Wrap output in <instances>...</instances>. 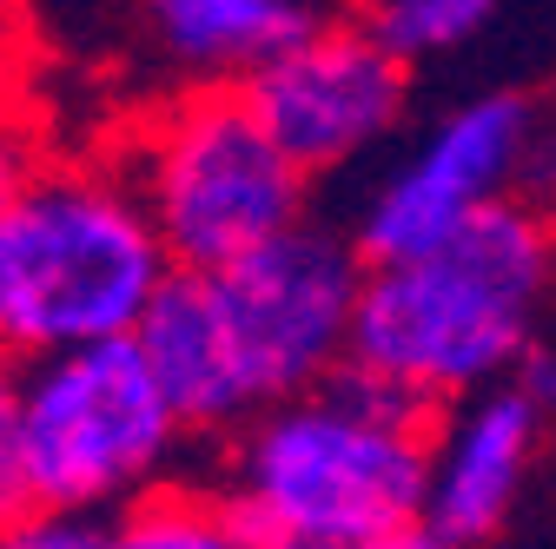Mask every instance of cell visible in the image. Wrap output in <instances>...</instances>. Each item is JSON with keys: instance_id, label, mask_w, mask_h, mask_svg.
Wrapping results in <instances>:
<instances>
[{"instance_id": "cell-5", "label": "cell", "mask_w": 556, "mask_h": 549, "mask_svg": "<svg viewBox=\"0 0 556 549\" xmlns=\"http://www.w3.org/2000/svg\"><path fill=\"white\" fill-rule=\"evenodd\" d=\"M173 271H219L312 219V179L286 159L239 87H186L126 146Z\"/></svg>"}, {"instance_id": "cell-10", "label": "cell", "mask_w": 556, "mask_h": 549, "mask_svg": "<svg viewBox=\"0 0 556 549\" xmlns=\"http://www.w3.org/2000/svg\"><path fill=\"white\" fill-rule=\"evenodd\" d=\"M312 0H139L147 53L186 87H245L312 27Z\"/></svg>"}, {"instance_id": "cell-13", "label": "cell", "mask_w": 556, "mask_h": 549, "mask_svg": "<svg viewBox=\"0 0 556 549\" xmlns=\"http://www.w3.org/2000/svg\"><path fill=\"white\" fill-rule=\"evenodd\" d=\"M0 549H119L106 516H66V510H21L0 523Z\"/></svg>"}, {"instance_id": "cell-17", "label": "cell", "mask_w": 556, "mask_h": 549, "mask_svg": "<svg viewBox=\"0 0 556 549\" xmlns=\"http://www.w3.org/2000/svg\"><path fill=\"white\" fill-rule=\"evenodd\" d=\"M358 549H451L431 523H410V529H391V536H378V542H358Z\"/></svg>"}, {"instance_id": "cell-14", "label": "cell", "mask_w": 556, "mask_h": 549, "mask_svg": "<svg viewBox=\"0 0 556 549\" xmlns=\"http://www.w3.org/2000/svg\"><path fill=\"white\" fill-rule=\"evenodd\" d=\"M47 140H40V119L34 106H21L14 93H0V213L27 192V179L47 166Z\"/></svg>"}, {"instance_id": "cell-4", "label": "cell", "mask_w": 556, "mask_h": 549, "mask_svg": "<svg viewBox=\"0 0 556 549\" xmlns=\"http://www.w3.org/2000/svg\"><path fill=\"white\" fill-rule=\"evenodd\" d=\"M173 265L119 159H47L0 213V358L40 365L132 337Z\"/></svg>"}, {"instance_id": "cell-7", "label": "cell", "mask_w": 556, "mask_h": 549, "mask_svg": "<svg viewBox=\"0 0 556 549\" xmlns=\"http://www.w3.org/2000/svg\"><path fill=\"white\" fill-rule=\"evenodd\" d=\"M536 140H543V119L517 93H477L451 106L431 132H417L371 179L344 239L365 265H397V258L444 245L491 205L523 199Z\"/></svg>"}, {"instance_id": "cell-15", "label": "cell", "mask_w": 556, "mask_h": 549, "mask_svg": "<svg viewBox=\"0 0 556 549\" xmlns=\"http://www.w3.org/2000/svg\"><path fill=\"white\" fill-rule=\"evenodd\" d=\"M27 510L21 484V365L0 358V523H14Z\"/></svg>"}, {"instance_id": "cell-3", "label": "cell", "mask_w": 556, "mask_h": 549, "mask_svg": "<svg viewBox=\"0 0 556 549\" xmlns=\"http://www.w3.org/2000/svg\"><path fill=\"white\" fill-rule=\"evenodd\" d=\"M431 418L338 371L219 437L213 490L265 549H358L425 523Z\"/></svg>"}, {"instance_id": "cell-8", "label": "cell", "mask_w": 556, "mask_h": 549, "mask_svg": "<svg viewBox=\"0 0 556 549\" xmlns=\"http://www.w3.org/2000/svg\"><path fill=\"white\" fill-rule=\"evenodd\" d=\"M286 159L318 179L371 159L410 113V66L365 21H312L239 87Z\"/></svg>"}, {"instance_id": "cell-12", "label": "cell", "mask_w": 556, "mask_h": 549, "mask_svg": "<svg viewBox=\"0 0 556 549\" xmlns=\"http://www.w3.org/2000/svg\"><path fill=\"white\" fill-rule=\"evenodd\" d=\"M504 14V0H371L365 8V27L404 60H444V53H464L470 40L491 34V21Z\"/></svg>"}, {"instance_id": "cell-16", "label": "cell", "mask_w": 556, "mask_h": 549, "mask_svg": "<svg viewBox=\"0 0 556 549\" xmlns=\"http://www.w3.org/2000/svg\"><path fill=\"white\" fill-rule=\"evenodd\" d=\"M517 384H523V397L549 418V410H556V352H530L523 371H517Z\"/></svg>"}, {"instance_id": "cell-6", "label": "cell", "mask_w": 556, "mask_h": 549, "mask_svg": "<svg viewBox=\"0 0 556 549\" xmlns=\"http://www.w3.org/2000/svg\"><path fill=\"white\" fill-rule=\"evenodd\" d=\"M192 431L132 337L21 365V484L27 510L119 516L179 484Z\"/></svg>"}, {"instance_id": "cell-11", "label": "cell", "mask_w": 556, "mask_h": 549, "mask_svg": "<svg viewBox=\"0 0 556 549\" xmlns=\"http://www.w3.org/2000/svg\"><path fill=\"white\" fill-rule=\"evenodd\" d=\"M119 549H265L213 484H160L113 516Z\"/></svg>"}, {"instance_id": "cell-9", "label": "cell", "mask_w": 556, "mask_h": 549, "mask_svg": "<svg viewBox=\"0 0 556 549\" xmlns=\"http://www.w3.org/2000/svg\"><path fill=\"white\" fill-rule=\"evenodd\" d=\"M536 450H543V410L523 397L517 378L457 397L425 444V523L451 549L491 542L523 503Z\"/></svg>"}, {"instance_id": "cell-1", "label": "cell", "mask_w": 556, "mask_h": 549, "mask_svg": "<svg viewBox=\"0 0 556 549\" xmlns=\"http://www.w3.org/2000/svg\"><path fill=\"white\" fill-rule=\"evenodd\" d=\"M358 285L352 239L305 219L219 271H173L132 345L192 437H226L344 371Z\"/></svg>"}, {"instance_id": "cell-2", "label": "cell", "mask_w": 556, "mask_h": 549, "mask_svg": "<svg viewBox=\"0 0 556 549\" xmlns=\"http://www.w3.org/2000/svg\"><path fill=\"white\" fill-rule=\"evenodd\" d=\"M556 285V232L530 199H504L444 245L365 265L344 371L404 404L451 410L491 384H510L536 352V324Z\"/></svg>"}]
</instances>
